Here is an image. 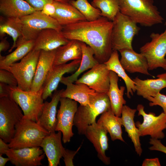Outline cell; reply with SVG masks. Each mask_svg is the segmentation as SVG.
Wrapping results in <instances>:
<instances>
[{
    "label": "cell",
    "instance_id": "obj_8",
    "mask_svg": "<svg viewBox=\"0 0 166 166\" xmlns=\"http://www.w3.org/2000/svg\"><path fill=\"white\" fill-rule=\"evenodd\" d=\"M23 116L20 106L11 97L0 98V138L5 142L10 143L16 125Z\"/></svg>",
    "mask_w": 166,
    "mask_h": 166
},
{
    "label": "cell",
    "instance_id": "obj_34",
    "mask_svg": "<svg viewBox=\"0 0 166 166\" xmlns=\"http://www.w3.org/2000/svg\"><path fill=\"white\" fill-rule=\"evenodd\" d=\"M91 4L100 10L101 16L112 21L120 11L118 0H93Z\"/></svg>",
    "mask_w": 166,
    "mask_h": 166
},
{
    "label": "cell",
    "instance_id": "obj_26",
    "mask_svg": "<svg viewBox=\"0 0 166 166\" xmlns=\"http://www.w3.org/2000/svg\"><path fill=\"white\" fill-rule=\"evenodd\" d=\"M56 9L53 18L62 26L87 21L84 17L69 3L54 1Z\"/></svg>",
    "mask_w": 166,
    "mask_h": 166
},
{
    "label": "cell",
    "instance_id": "obj_38",
    "mask_svg": "<svg viewBox=\"0 0 166 166\" xmlns=\"http://www.w3.org/2000/svg\"><path fill=\"white\" fill-rule=\"evenodd\" d=\"M81 145L76 151H71L65 149L63 157L64 161L66 166H73V159L74 156L80 149Z\"/></svg>",
    "mask_w": 166,
    "mask_h": 166
},
{
    "label": "cell",
    "instance_id": "obj_17",
    "mask_svg": "<svg viewBox=\"0 0 166 166\" xmlns=\"http://www.w3.org/2000/svg\"><path fill=\"white\" fill-rule=\"evenodd\" d=\"M56 50V49L51 51L41 50L30 91L38 92L43 87L46 78L53 67Z\"/></svg>",
    "mask_w": 166,
    "mask_h": 166
},
{
    "label": "cell",
    "instance_id": "obj_25",
    "mask_svg": "<svg viewBox=\"0 0 166 166\" xmlns=\"http://www.w3.org/2000/svg\"><path fill=\"white\" fill-rule=\"evenodd\" d=\"M82 43V42L77 40H69L66 44L57 48L53 66L66 63L70 60H81Z\"/></svg>",
    "mask_w": 166,
    "mask_h": 166
},
{
    "label": "cell",
    "instance_id": "obj_4",
    "mask_svg": "<svg viewBox=\"0 0 166 166\" xmlns=\"http://www.w3.org/2000/svg\"><path fill=\"white\" fill-rule=\"evenodd\" d=\"M90 103V105H80L75 115L73 124L80 134H84L87 127L96 122L97 116L111 108L110 100L106 93H96L92 95Z\"/></svg>",
    "mask_w": 166,
    "mask_h": 166
},
{
    "label": "cell",
    "instance_id": "obj_14",
    "mask_svg": "<svg viewBox=\"0 0 166 166\" xmlns=\"http://www.w3.org/2000/svg\"><path fill=\"white\" fill-rule=\"evenodd\" d=\"M40 147L19 149L9 148L5 154L11 163L16 166H39L42 165L41 161L45 153Z\"/></svg>",
    "mask_w": 166,
    "mask_h": 166
},
{
    "label": "cell",
    "instance_id": "obj_24",
    "mask_svg": "<svg viewBox=\"0 0 166 166\" xmlns=\"http://www.w3.org/2000/svg\"><path fill=\"white\" fill-rule=\"evenodd\" d=\"M109 79L110 86L107 94L110 100L111 109L115 115L120 117L122 107L126 103L123 97L125 87L121 86L120 88H119V77L112 71H110Z\"/></svg>",
    "mask_w": 166,
    "mask_h": 166
},
{
    "label": "cell",
    "instance_id": "obj_40",
    "mask_svg": "<svg viewBox=\"0 0 166 166\" xmlns=\"http://www.w3.org/2000/svg\"><path fill=\"white\" fill-rule=\"evenodd\" d=\"M36 11L42 10L44 5L48 3L53 2V0H24Z\"/></svg>",
    "mask_w": 166,
    "mask_h": 166
},
{
    "label": "cell",
    "instance_id": "obj_47",
    "mask_svg": "<svg viewBox=\"0 0 166 166\" xmlns=\"http://www.w3.org/2000/svg\"><path fill=\"white\" fill-rule=\"evenodd\" d=\"M55 2H62V3H68L71 0H53Z\"/></svg>",
    "mask_w": 166,
    "mask_h": 166
},
{
    "label": "cell",
    "instance_id": "obj_35",
    "mask_svg": "<svg viewBox=\"0 0 166 166\" xmlns=\"http://www.w3.org/2000/svg\"><path fill=\"white\" fill-rule=\"evenodd\" d=\"M69 3L77 9L87 21H94L101 16L100 10L87 0H71Z\"/></svg>",
    "mask_w": 166,
    "mask_h": 166
},
{
    "label": "cell",
    "instance_id": "obj_9",
    "mask_svg": "<svg viewBox=\"0 0 166 166\" xmlns=\"http://www.w3.org/2000/svg\"><path fill=\"white\" fill-rule=\"evenodd\" d=\"M40 51L33 49L19 62L14 63L4 69L14 74L18 82V87L23 90L30 91Z\"/></svg>",
    "mask_w": 166,
    "mask_h": 166
},
{
    "label": "cell",
    "instance_id": "obj_39",
    "mask_svg": "<svg viewBox=\"0 0 166 166\" xmlns=\"http://www.w3.org/2000/svg\"><path fill=\"white\" fill-rule=\"evenodd\" d=\"M149 143L152 145L149 148L150 150L159 151L166 154V146L162 143L160 139L151 138Z\"/></svg>",
    "mask_w": 166,
    "mask_h": 166
},
{
    "label": "cell",
    "instance_id": "obj_44",
    "mask_svg": "<svg viewBox=\"0 0 166 166\" xmlns=\"http://www.w3.org/2000/svg\"><path fill=\"white\" fill-rule=\"evenodd\" d=\"M10 46V43L6 38H2L0 42V52L7 50Z\"/></svg>",
    "mask_w": 166,
    "mask_h": 166
},
{
    "label": "cell",
    "instance_id": "obj_28",
    "mask_svg": "<svg viewBox=\"0 0 166 166\" xmlns=\"http://www.w3.org/2000/svg\"><path fill=\"white\" fill-rule=\"evenodd\" d=\"M81 47L82 57L78 68L72 75L63 77L61 81L60 82L66 85L68 84L75 82L81 74L99 63L95 58L94 51L89 46L82 42Z\"/></svg>",
    "mask_w": 166,
    "mask_h": 166
},
{
    "label": "cell",
    "instance_id": "obj_31",
    "mask_svg": "<svg viewBox=\"0 0 166 166\" xmlns=\"http://www.w3.org/2000/svg\"><path fill=\"white\" fill-rule=\"evenodd\" d=\"M104 63L108 70L116 73L124 80L127 89V96L130 98L131 95L133 96V93L136 92L135 83L126 74L121 65L118 51H113L109 58Z\"/></svg>",
    "mask_w": 166,
    "mask_h": 166
},
{
    "label": "cell",
    "instance_id": "obj_3",
    "mask_svg": "<svg viewBox=\"0 0 166 166\" xmlns=\"http://www.w3.org/2000/svg\"><path fill=\"white\" fill-rule=\"evenodd\" d=\"M15 128L14 136L8 144L13 149L40 147L43 139L50 133L36 122L23 118Z\"/></svg>",
    "mask_w": 166,
    "mask_h": 166
},
{
    "label": "cell",
    "instance_id": "obj_32",
    "mask_svg": "<svg viewBox=\"0 0 166 166\" xmlns=\"http://www.w3.org/2000/svg\"><path fill=\"white\" fill-rule=\"evenodd\" d=\"M0 36L2 38L5 34L11 37L13 40V45L9 50L11 52L16 48L18 39L21 37L22 27L19 18L6 17L0 16Z\"/></svg>",
    "mask_w": 166,
    "mask_h": 166
},
{
    "label": "cell",
    "instance_id": "obj_5",
    "mask_svg": "<svg viewBox=\"0 0 166 166\" xmlns=\"http://www.w3.org/2000/svg\"><path fill=\"white\" fill-rule=\"evenodd\" d=\"M22 27V35L17 41L16 48L23 42L34 40L43 30L51 28L61 31L63 26L54 18L46 16L41 11H36L19 18Z\"/></svg>",
    "mask_w": 166,
    "mask_h": 166
},
{
    "label": "cell",
    "instance_id": "obj_6",
    "mask_svg": "<svg viewBox=\"0 0 166 166\" xmlns=\"http://www.w3.org/2000/svg\"><path fill=\"white\" fill-rule=\"evenodd\" d=\"M112 22L111 43L113 50L133 49L132 43L133 38L138 34L140 29L137 24L120 11Z\"/></svg>",
    "mask_w": 166,
    "mask_h": 166
},
{
    "label": "cell",
    "instance_id": "obj_11",
    "mask_svg": "<svg viewBox=\"0 0 166 166\" xmlns=\"http://www.w3.org/2000/svg\"><path fill=\"white\" fill-rule=\"evenodd\" d=\"M136 110L138 115L142 116L143 118L142 123L139 121L135 123L140 136L148 135L152 138H164L165 135L163 130L166 129V114L163 112L156 116L152 112L147 113L144 111V106L141 104L137 105Z\"/></svg>",
    "mask_w": 166,
    "mask_h": 166
},
{
    "label": "cell",
    "instance_id": "obj_12",
    "mask_svg": "<svg viewBox=\"0 0 166 166\" xmlns=\"http://www.w3.org/2000/svg\"><path fill=\"white\" fill-rule=\"evenodd\" d=\"M60 105L57 115V124L56 131H61L64 143L70 141L74 134L72 127L75 114L78 109L77 102L66 97H61Z\"/></svg>",
    "mask_w": 166,
    "mask_h": 166
},
{
    "label": "cell",
    "instance_id": "obj_15",
    "mask_svg": "<svg viewBox=\"0 0 166 166\" xmlns=\"http://www.w3.org/2000/svg\"><path fill=\"white\" fill-rule=\"evenodd\" d=\"M107 133L102 126L95 122L87 127L84 134L93 144L99 159L105 164L108 165L110 163V158L105 153L109 148Z\"/></svg>",
    "mask_w": 166,
    "mask_h": 166
},
{
    "label": "cell",
    "instance_id": "obj_21",
    "mask_svg": "<svg viewBox=\"0 0 166 166\" xmlns=\"http://www.w3.org/2000/svg\"><path fill=\"white\" fill-rule=\"evenodd\" d=\"M69 40L59 31L53 29L42 30L35 40L33 49L51 51L67 43Z\"/></svg>",
    "mask_w": 166,
    "mask_h": 166
},
{
    "label": "cell",
    "instance_id": "obj_27",
    "mask_svg": "<svg viewBox=\"0 0 166 166\" xmlns=\"http://www.w3.org/2000/svg\"><path fill=\"white\" fill-rule=\"evenodd\" d=\"M35 11L24 0H0V12L6 17L19 18Z\"/></svg>",
    "mask_w": 166,
    "mask_h": 166
},
{
    "label": "cell",
    "instance_id": "obj_16",
    "mask_svg": "<svg viewBox=\"0 0 166 166\" xmlns=\"http://www.w3.org/2000/svg\"><path fill=\"white\" fill-rule=\"evenodd\" d=\"M81 62V60H74L69 63L53 66L43 85L42 97L44 100L51 96L52 93L57 90L63 75L76 71L79 66Z\"/></svg>",
    "mask_w": 166,
    "mask_h": 166
},
{
    "label": "cell",
    "instance_id": "obj_46",
    "mask_svg": "<svg viewBox=\"0 0 166 166\" xmlns=\"http://www.w3.org/2000/svg\"><path fill=\"white\" fill-rule=\"evenodd\" d=\"M9 161H10V159L8 157L4 158L2 156L0 155V166H4Z\"/></svg>",
    "mask_w": 166,
    "mask_h": 166
},
{
    "label": "cell",
    "instance_id": "obj_2",
    "mask_svg": "<svg viewBox=\"0 0 166 166\" xmlns=\"http://www.w3.org/2000/svg\"><path fill=\"white\" fill-rule=\"evenodd\" d=\"M120 12L145 27L163 23L164 19L153 0H118Z\"/></svg>",
    "mask_w": 166,
    "mask_h": 166
},
{
    "label": "cell",
    "instance_id": "obj_48",
    "mask_svg": "<svg viewBox=\"0 0 166 166\" xmlns=\"http://www.w3.org/2000/svg\"><path fill=\"white\" fill-rule=\"evenodd\" d=\"M165 24H166V22H165Z\"/></svg>",
    "mask_w": 166,
    "mask_h": 166
},
{
    "label": "cell",
    "instance_id": "obj_30",
    "mask_svg": "<svg viewBox=\"0 0 166 166\" xmlns=\"http://www.w3.org/2000/svg\"><path fill=\"white\" fill-rule=\"evenodd\" d=\"M97 123L106 130L112 141L118 140L125 142L122 136L121 117L115 115L111 108L101 114Z\"/></svg>",
    "mask_w": 166,
    "mask_h": 166
},
{
    "label": "cell",
    "instance_id": "obj_23",
    "mask_svg": "<svg viewBox=\"0 0 166 166\" xmlns=\"http://www.w3.org/2000/svg\"><path fill=\"white\" fill-rule=\"evenodd\" d=\"M136 111V109H132L124 105L122 109L121 117L122 125L124 128L125 131L133 143L135 152L140 156L142 152L140 141V136L134 120Z\"/></svg>",
    "mask_w": 166,
    "mask_h": 166
},
{
    "label": "cell",
    "instance_id": "obj_20",
    "mask_svg": "<svg viewBox=\"0 0 166 166\" xmlns=\"http://www.w3.org/2000/svg\"><path fill=\"white\" fill-rule=\"evenodd\" d=\"M63 89L55 90L51 101L44 103L42 114L37 123L50 133L55 132L57 120L56 117L57 108Z\"/></svg>",
    "mask_w": 166,
    "mask_h": 166
},
{
    "label": "cell",
    "instance_id": "obj_18",
    "mask_svg": "<svg viewBox=\"0 0 166 166\" xmlns=\"http://www.w3.org/2000/svg\"><path fill=\"white\" fill-rule=\"evenodd\" d=\"M119 51L121 56L120 63L125 70L130 73L151 75L148 71L147 61L143 54L136 52L133 49H123Z\"/></svg>",
    "mask_w": 166,
    "mask_h": 166
},
{
    "label": "cell",
    "instance_id": "obj_1",
    "mask_svg": "<svg viewBox=\"0 0 166 166\" xmlns=\"http://www.w3.org/2000/svg\"><path fill=\"white\" fill-rule=\"evenodd\" d=\"M113 26L112 21L101 16L94 21H84L63 26L61 32L69 40H77L89 46L98 62L104 63L113 51Z\"/></svg>",
    "mask_w": 166,
    "mask_h": 166
},
{
    "label": "cell",
    "instance_id": "obj_22",
    "mask_svg": "<svg viewBox=\"0 0 166 166\" xmlns=\"http://www.w3.org/2000/svg\"><path fill=\"white\" fill-rule=\"evenodd\" d=\"M156 79L141 80L136 77L133 79L137 95L147 99L155 96L160 91L166 88V73L158 74Z\"/></svg>",
    "mask_w": 166,
    "mask_h": 166
},
{
    "label": "cell",
    "instance_id": "obj_33",
    "mask_svg": "<svg viewBox=\"0 0 166 166\" xmlns=\"http://www.w3.org/2000/svg\"><path fill=\"white\" fill-rule=\"evenodd\" d=\"M34 44V40L26 41L18 45L15 49L10 53L6 56H2L0 54V69H4L21 60L33 49Z\"/></svg>",
    "mask_w": 166,
    "mask_h": 166
},
{
    "label": "cell",
    "instance_id": "obj_7",
    "mask_svg": "<svg viewBox=\"0 0 166 166\" xmlns=\"http://www.w3.org/2000/svg\"><path fill=\"white\" fill-rule=\"evenodd\" d=\"M10 97L20 106L24 119L37 122L42 112L44 105L43 87L38 92L23 90L18 87L10 86Z\"/></svg>",
    "mask_w": 166,
    "mask_h": 166
},
{
    "label": "cell",
    "instance_id": "obj_29",
    "mask_svg": "<svg viewBox=\"0 0 166 166\" xmlns=\"http://www.w3.org/2000/svg\"><path fill=\"white\" fill-rule=\"evenodd\" d=\"M63 89L61 97H66L74 100L82 105H90V96L96 92L83 83H69Z\"/></svg>",
    "mask_w": 166,
    "mask_h": 166
},
{
    "label": "cell",
    "instance_id": "obj_19",
    "mask_svg": "<svg viewBox=\"0 0 166 166\" xmlns=\"http://www.w3.org/2000/svg\"><path fill=\"white\" fill-rule=\"evenodd\" d=\"M62 132L58 131L50 133L43 139L41 147L48 159L49 166L60 165V159L63 157L65 148L61 142Z\"/></svg>",
    "mask_w": 166,
    "mask_h": 166
},
{
    "label": "cell",
    "instance_id": "obj_36",
    "mask_svg": "<svg viewBox=\"0 0 166 166\" xmlns=\"http://www.w3.org/2000/svg\"><path fill=\"white\" fill-rule=\"evenodd\" d=\"M0 82L6 84L10 86H18L17 80L11 72L4 69L0 70Z\"/></svg>",
    "mask_w": 166,
    "mask_h": 166
},
{
    "label": "cell",
    "instance_id": "obj_45",
    "mask_svg": "<svg viewBox=\"0 0 166 166\" xmlns=\"http://www.w3.org/2000/svg\"><path fill=\"white\" fill-rule=\"evenodd\" d=\"M10 148L9 144L5 142L3 140L0 138V155L5 154V152Z\"/></svg>",
    "mask_w": 166,
    "mask_h": 166
},
{
    "label": "cell",
    "instance_id": "obj_10",
    "mask_svg": "<svg viewBox=\"0 0 166 166\" xmlns=\"http://www.w3.org/2000/svg\"><path fill=\"white\" fill-rule=\"evenodd\" d=\"M150 37L151 41L140 48V53L146 58L149 70L160 67L166 70V29L160 34L152 33Z\"/></svg>",
    "mask_w": 166,
    "mask_h": 166
},
{
    "label": "cell",
    "instance_id": "obj_42",
    "mask_svg": "<svg viewBox=\"0 0 166 166\" xmlns=\"http://www.w3.org/2000/svg\"><path fill=\"white\" fill-rule=\"evenodd\" d=\"M10 86L4 83L0 82V98L10 97Z\"/></svg>",
    "mask_w": 166,
    "mask_h": 166
},
{
    "label": "cell",
    "instance_id": "obj_41",
    "mask_svg": "<svg viewBox=\"0 0 166 166\" xmlns=\"http://www.w3.org/2000/svg\"><path fill=\"white\" fill-rule=\"evenodd\" d=\"M56 6L54 2L45 4L41 11L43 14L53 18L56 13Z\"/></svg>",
    "mask_w": 166,
    "mask_h": 166
},
{
    "label": "cell",
    "instance_id": "obj_43",
    "mask_svg": "<svg viewBox=\"0 0 166 166\" xmlns=\"http://www.w3.org/2000/svg\"><path fill=\"white\" fill-rule=\"evenodd\" d=\"M142 166H160L159 159L158 158L146 159L142 163Z\"/></svg>",
    "mask_w": 166,
    "mask_h": 166
},
{
    "label": "cell",
    "instance_id": "obj_37",
    "mask_svg": "<svg viewBox=\"0 0 166 166\" xmlns=\"http://www.w3.org/2000/svg\"><path fill=\"white\" fill-rule=\"evenodd\" d=\"M150 102V106L159 105L163 109V112L166 114V96L161 94L160 92L158 93L154 97H149L147 99Z\"/></svg>",
    "mask_w": 166,
    "mask_h": 166
},
{
    "label": "cell",
    "instance_id": "obj_13",
    "mask_svg": "<svg viewBox=\"0 0 166 166\" xmlns=\"http://www.w3.org/2000/svg\"><path fill=\"white\" fill-rule=\"evenodd\" d=\"M110 71L104 63H99L75 83L85 84L97 93H107L110 86Z\"/></svg>",
    "mask_w": 166,
    "mask_h": 166
}]
</instances>
